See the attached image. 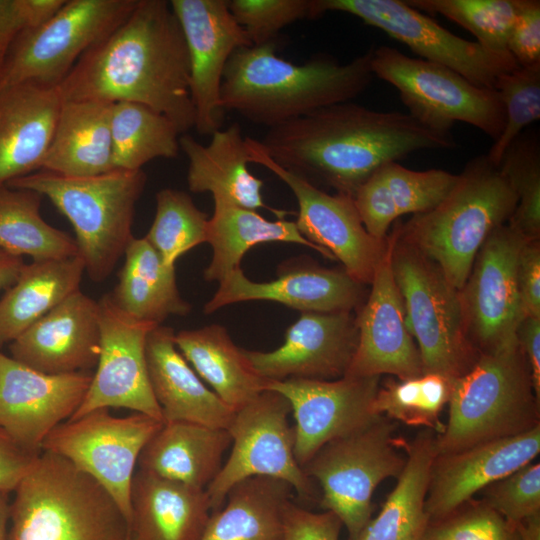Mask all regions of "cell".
Masks as SVG:
<instances>
[{
    "label": "cell",
    "mask_w": 540,
    "mask_h": 540,
    "mask_svg": "<svg viewBox=\"0 0 540 540\" xmlns=\"http://www.w3.org/2000/svg\"><path fill=\"white\" fill-rule=\"evenodd\" d=\"M262 151L312 185L353 197L378 168L422 150L453 149L451 134L409 113L376 111L352 101L333 104L268 128Z\"/></svg>",
    "instance_id": "obj_1"
},
{
    "label": "cell",
    "mask_w": 540,
    "mask_h": 540,
    "mask_svg": "<svg viewBox=\"0 0 540 540\" xmlns=\"http://www.w3.org/2000/svg\"><path fill=\"white\" fill-rule=\"evenodd\" d=\"M63 101L134 102L194 127L188 51L165 0H139L130 15L88 49L58 85Z\"/></svg>",
    "instance_id": "obj_2"
},
{
    "label": "cell",
    "mask_w": 540,
    "mask_h": 540,
    "mask_svg": "<svg viewBox=\"0 0 540 540\" xmlns=\"http://www.w3.org/2000/svg\"><path fill=\"white\" fill-rule=\"evenodd\" d=\"M371 57L372 48L345 64L317 56L297 65L276 55L275 41L241 47L225 67L221 104L271 128L358 97L374 77Z\"/></svg>",
    "instance_id": "obj_3"
},
{
    "label": "cell",
    "mask_w": 540,
    "mask_h": 540,
    "mask_svg": "<svg viewBox=\"0 0 540 540\" xmlns=\"http://www.w3.org/2000/svg\"><path fill=\"white\" fill-rule=\"evenodd\" d=\"M518 198L486 154L472 158L449 194L431 210L414 215L395 232L434 262L460 291L490 233L512 216Z\"/></svg>",
    "instance_id": "obj_4"
},
{
    "label": "cell",
    "mask_w": 540,
    "mask_h": 540,
    "mask_svg": "<svg viewBox=\"0 0 540 540\" xmlns=\"http://www.w3.org/2000/svg\"><path fill=\"white\" fill-rule=\"evenodd\" d=\"M7 540H127L111 495L60 455L42 451L15 490Z\"/></svg>",
    "instance_id": "obj_5"
},
{
    "label": "cell",
    "mask_w": 540,
    "mask_h": 540,
    "mask_svg": "<svg viewBox=\"0 0 540 540\" xmlns=\"http://www.w3.org/2000/svg\"><path fill=\"white\" fill-rule=\"evenodd\" d=\"M146 182L142 169L113 170L89 177L38 170L6 186L47 197L72 224L85 272L91 280L102 282L134 238L135 207Z\"/></svg>",
    "instance_id": "obj_6"
},
{
    "label": "cell",
    "mask_w": 540,
    "mask_h": 540,
    "mask_svg": "<svg viewBox=\"0 0 540 540\" xmlns=\"http://www.w3.org/2000/svg\"><path fill=\"white\" fill-rule=\"evenodd\" d=\"M449 420L436 439L437 455L518 435L539 425V401L520 348L483 353L452 380Z\"/></svg>",
    "instance_id": "obj_7"
},
{
    "label": "cell",
    "mask_w": 540,
    "mask_h": 540,
    "mask_svg": "<svg viewBox=\"0 0 540 540\" xmlns=\"http://www.w3.org/2000/svg\"><path fill=\"white\" fill-rule=\"evenodd\" d=\"M391 268L401 294L406 326L416 338L423 374L455 379L476 360L467 339L460 292L439 267L393 234Z\"/></svg>",
    "instance_id": "obj_8"
},
{
    "label": "cell",
    "mask_w": 540,
    "mask_h": 540,
    "mask_svg": "<svg viewBox=\"0 0 540 540\" xmlns=\"http://www.w3.org/2000/svg\"><path fill=\"white\" fill-rule=\"evenodd\" d=\"M371 70L393 85L408 113L431 130L450 134L455 122H464L493 142L503 130L505 113L498 92L476 86L452 69L382 45L372 48Z\"/></svg>",
    "instance_id": "obj_9"
},
{
    "label": "cell",
    "mask_w": 540,
    "mask_h": 540,
    "mask_svg": "<svg viewBox=\"0 0 540 540\" xmlns=\"http://www.w3.org/2000/svg\"><path fill=\"white\" fill-rule=\"evenodd\" d=\"M394 425L380 415L368 426L325 444L302 467L322 487L320 507L333 512L357 540L371 519L378 484L398 477L405 461L393 438Z\"/></svg>",
    "instance_id": "obj_10"
},
{
    "label": "cell",
    "mask_w": 540,
    "mask_h": 540,
    "mask_svg": "<svg viewBox=\"0 0 540 540\" xmlns=\"http://www.w3.org/2000/svg\"><path fill=\"white\" fill-rule=\"evenodd\" d=\"M139 0H65L46 21L22 32L0 73V91L34 82L58 86L80 57L114 31Z\"/></svg>",
    "instance_id": "obj_11"
},
{
    "label": "cell",
    "mask_w": 540,
    "mask_h": 540,
    "mask_svg": "<svg viewBox=\"0 0 540 540\" xmlns=\"http://www.w3.org/2000/svg\"><path fill=\"white\" fill-rule=\"evenodd\" d=\"M292 411L286 397L264 390L236 411L227 429L233 443L227 461L207 486L211 512L220 509L233 485L252 476H267L288 482L304 500H315L316 491L294 456Z\"/></svg>",
    "instance_id": "obj_12"
},
{
    "label": "cell",
    "mask_w": 540,
    "mask_h": 540,
    "mask_svg": "<svg viewBox=\"0 0 540 540\" xmlns=\"http://www.w3.org/2000/svg\"><path fill=\"white\" fill-rule=\"evenodd\" d=\"M162 424L142 413L117 417L109 409H97L59 424L43 441L42 451L62 456L97 481L129 524L135 465Z\"/></svg>",
    "instance_id": "obj_13"
},
{
    "label": "cell",
    "mask_w": 540,
    "mask_h": 540,
    "mask_svg": "<svg viewBox=\"0 0 540 540\" xmlns=\"http://www.w3.org/2000/svg\"><path fill=\"white\" fill-rule=\"evenodd\" d=\"M323 14H351L405 44L421 59L445 66L476 86L494 89L498 78L518 67L509 52L463 39L404 0H319Z\"/></svg>",
    "instance_id": "obj_14"
},
{
    "label": "cell",
    "mask_w": 540,
    "mask_h": 540,
    "mask_svg": "<svg viewBox=\"0 0 540 540\" xmlns=\"http://www.w3.org/2000/svg\"><path fill=\"white\" fill-rule=\"evenodd\" d=\"M245 141L249 162L275 174L296 197L299 210L295 223L300 233L339 260L351 278L371 284L387 251L388 239H376L367 232L353 197L325 192L276 164L256 139L246 137Z\"/></svg>",
    "instance_id": "obj_15"
},
{
    "label": "cell",
    "mask_w": 540,
    "mask_h": 540,
    "mask_svg": "<svg viewBox=\"0 0 540 540\" xmlns=\"http://www.w3.org/2000/svg\"><path fill=\"white\" fill-rule=\"evenodd\" d=\"M100 310V353L84 399L69 420L97 409L124 408L163 422L150 385L146 339L154 323L121 311L110 294L103 295Z\"/></svg>",
    "instance_id": "obj_16"
},
{
    "label": "cell",
    "mask_w": 540,
    "mask_h": 540,
    "mask_svg": "<svg viewBox=\"0 0 540 540\" xmlns=\"http://www.w3.org/2000/svg\"><path fill=\"white\" fill-rule=\"evenodd\" d=\"M526 240L509 224L494 229L477 253L469 277L459 291L467 329L485 349L484 353L519 345L517 330L524 315L516 269Z\"/></svg>",
    "instance_id": "obj_17"
},
{
    "label": "cell",
    "mask_w": 540,
    "mask_h": 540,
    "mask_svg": "<svg viewBox=\"0 0 540 540\" xmlns=\"http://www.w3.org/2000/svg\"><path fill=\"white\" fill-rule=\"evenodd\" d=\"M379 376L336 380L285 379L266 381L289 401L295 418L294 456L302 468L325 444L371 424Z\"/></svg>",
    "instance_id": "obj_18"
},
{
    "label": "cell",
    "mask_w": 540,
    "mask_h": 540,
    "mask_svg": "<svg viewBox=\"0 0 540 540\" xmlns=\"http://www.w3.org/2000/svg\"><path fill=\"white\" fill-rule=\"evenodd\" d=\"M170 6L185 39L190 69L194 127L201 135L221 129L225 110L221 83L235 50L252 46L226 0H171Z\"/></svg>",
    "instance_id": "obj_19"
},
{
    "label": "cell",
    "mask_w": 540,
    "mask_h": 540,
    "mask_svg": "<svg viewBox=\"0 0 540 540\" xmlns=\"http://www.w3.org/2000/svg\"><path fill=\"white\" fill-rule=\"evenodd\" d=\"M92 372L51 375L31 369L0 351V429L34 454L82 403Z\"/></svg>",
    "instance_id": "obj_20"
},
{
    "label": "cell",
    "mask_w": 540,
    "mask_h": 540,
    "mask_svg": "<svg viewBox=\"0 0 540 540\" xmlns=\"http://www.w3.org/2000/svg\"><path fill=\"white\" fill-rule=\"evenodd\" d=\"M358 344L352 312H302L286 331L284 343L270 352L242 349L266 381L336 380L345 376Z\"/></svg>",
    "instance_id": "obj_21"
},
{
    "label": "cell",
    "mask_w": 540,
    "mask_h": 540,
    "mask_svg": "<svg viewBox=\"0 0 540 540\" xmlns=\"http://www.w3.org/2000/svg\"><path fill=\"white\" fill-rule=\"evenodd\" d=\"M393 237L375 273L365 305L356 317L358 344L345 376L391 374L400 380L423 375L418 348L405 321V308L393 277Z\"/></svg>",
    "instance_id": "obj_22"
},
{
    "label": "cell",
    "mask_w": 540,
    "mask_h": 540,
    "mask_svg": "<svg viewBox=\"0 0 540 540\" xmlns=\"http://www.w3.org/2000/svg\"><path fill=\"white\" fill-rule=\"evenodd\" d=\"M100 338L99 303L79 289L13 340L10 356L45 374L91 372Z\"/></svg>",
    "instance_id": "obj_23"
},
{
    "label": "cell",
    "mask_w": 540,
    "mask_h": 540,
    "mask_svg": "<svg viewBox=\"0 0 540 540\" xmlns=\"http://www.w3.org/2000/svg\"><path fill=\"white\" fill-rule=\"evenodd\" d=\"M539 452L540 424L518 435L437 455L425 500L429 522L452 515L477 491L532 462Z\"/></svg>",
    "instance_id": "obj_24"
},
{
    "label": "cell",
    "mask_w": 540,
    "mask_h": 540,
    "mask_svg": "<svg viewBox=\"0 0 540 540\" xmlns=\"http://www.w3.org/2000/svg\"><path fill=\"white\" fill-rule=\"evenodd\" d=\"M361 283L345 270H330L312 265L285 268L270 282H253L240 267L219 282L204 312L213 313L233 303L266 300L282 303L302 312H352L362 298Z\"/></svg>",
    "instance_id": "obj_25"
},
{
    "label": "cell",
    "mask_w": 540,
    "mask_h": 540,
    "mask_svg": "<svg viewBox=\"0 0 540 540\" xmlns=\"http://www.w3.org/2000/svg\"><path fill=\"white\" fill-rule=\"evenodd\" d=\"M62 102L58 86L24 82L0 91V189L41 169Z\"/></svg>",
    "instance_id": "obj_26"
},
{
    "label": "cell",
    "mask_w": 540,
    "mask_h": 540,
    "mask_svg": "<svg viewBox=\"0 0 540 540\" xmlns=\"http://www.w3.org/2000/svg\"><path fill=\"white\" fill-rule=\"evenodd\" d=\"M150 385L163 422L186 421L228 429L235 411L201 381L175 344L171 327L157 325L146 339Z\"/></svg>",
    "instance_id": "obj_27"
},
{
    "label": "cell",
    "mask_w": 540,
    "mask_h": 540,
    "mask_svg": "<svg viewBox=\"0 0 540 540\" xmlns=\"http://www.w3.org/2000/svg\"><path fill=\"white\" fill-rule=\"evenodd\" d=\"M128 540H200L210 516L205 489L138 469L130 488Z\"/></svg>",
    "instance_id": "obj_28"
},
{
    "label": "cell",
    "mask_w": 540,
    "mask_h": 540,
    "mask_svg": "<svg viewBox=\"0 0 540 540\" xmlns=\"http://www.w3.org/2000/svg\"><path fill=\"white\" fill-rule=\"evenodd\" d=\"M457 178L458 174L442 169L416 171L389 162L358 187L353 200L367 232L383 240L398 217L424 213L437 206Z\"/></svg>",
    "instance_id": "obj_29"
},
{
    "label": "cell",
    "mask_w": 540,
    "mask_h": 540,
    "mask_svg": "<svg viewBox=\"0 0 540 540\" xmlns=\"http://www.w3.org/2000/svg\"><path fill=\"white\" fill-rule=\"evenodd\" d=\"M211 136L208 145L187 133L179 137L180 150L188 159L190 191L210 192L213 198L247 209H271L263 201V181L248 168V149L239 124L233 123Z\"/></svg>",
    "instance_id": "obj_30"
},
{
    "label": "cell",
    "mask_w": 540,
    "mask_h": 540,
    "mask_svg": "<svg viewBox=\"0 0 540 540\" xmlns=\"http://www.w3.org/2000/svg\"><path fill=\"white\" fill-rule=\"evenodd\" d=\"M232 443L227 429L186 421L163 422L142 449L139 469L206 489L222 467Z\"/></svg>",
    "instance_id": "obj_31"
},
{
    "label": "cell",
    "mask_w": 540,
    "mask_h": 540,
    "mask_svg": "<svg viewBox=\"0 0 540 540\" xmlns=\"http://www.w3.org/2000/svg\"><path fill=\"white\" fill-rule=\"evenodd\" d=\"M111 102L63 101L40 170L89 177L115 170L111 139Z\"/></svg>",
    "instance_id": "obj_32"
},
{
    "label": "cell",
    "mask_w": 540,
    "mask_h": 540,
    "mask_svg": "<svg viewBox=\"0 0 540 540\" xmlns=\"http://www.w3.org/2000/svg\"><path fill=\"white\" fill-rule=\"evenodd\" d=\"M293 487L274 477L252 476L233 485L212 511L200 540H283L284 514Z\"/></svg>",
    "instance_id": "obj_33"
},
{
    "label": "cell",
    "mask_w": 540,
    "mask_h": 540,
    "mask_svg": "<svg viewBox=\"0 0 540 540\" xmlns=\"http://www.w3.org/2000/svg\"><path fill=\"white\" fill-rule=\"evenodd\" d=\"M124 257L118 283L109 293L121 311L156 325L171 315L186 316L191 311L179 293L175 266L166 264L145 237H134Z\"/></svg>",
    "instance_id": "obj_34"
},
{
    "label": "cell",
    "mask_w": 540,
    "mask_h": 540,
    "mask_svg": "<svg viewBox=\"0 0 540 540\" xmlns=\"http://www.w3.org/2000/svg\"><path fill=\"white\" fill-rule=\"evenodd\" d=\"M175 344L197 374L235 412L265 390L266 380L253 369L223 326L179 331Z\"/></svg>",
    "instance_id": "obj_35"
},
{
    "label": "cell",
    "mask_w": 540,
    "mask_h": 540,
    "mask_svg": "<svg viewBox=\"0 0 540 540\" xmlns=\"http://www.w3.org/2000/svg\"><path fill=\"white\" fill-rule=\"evenodd\" d=\"M84 272L79 255L25 264L0 299V348L79 290Z\"/></svg>",
    "instance_id": "obj_36"
},
{
    "label": "cell",
    "mask_w": 540,
    "mask_h": 540,
    "mask_svg": "<svg viewBox=\"0 0 540 540\" xmlns=\"http://www.w3.org/2000/svg\"><path fill=\"white\" fill-rule=\"evenodd\" d=\"M213 200V215L207 224L206 242L213 250L212 259L204 271L207 281L223 280L240 267L242 257L250 248L264 242L296 243L334 259L329 252L308 241L298 230L295 221L283 218L270 221L255 210L218 198Z\"/></svg>",
    "instance_id": "obj_37"
},
{
    "label": "cell",
    "mask_w": 540,
    "mask_h": 540,
    "mask_svg": "<svg viewBox=\"0 0 540 540\" xmlns=\"http://www.w3.org/2000/svg\"><path fill=\"white\" fill-rule=\"evenodd\" d=\"M435 439L420 434L406 447L408 457L396 487L357 540H422L429 525L425 500L437 456Z\"/></svg>",
    "instance_id": "obj_38"
},
{
    "label": "cell",
    "mask_w": 540,
    "mask_h": 540,
    "mask_svg": "<svg viewBox=\"0 0 540 540\" xmlns=\"http://www.w3.org/2000/svg\"><path fill=\"white\" fill-rule=\"evenodd\" d=\"M42 196L32 190L0 189V249L32 261L79 255L75 238L48 224L41 216Z\"/></svg>",
    "instance_id": "obj_39"
},
{
    "label": "cell",
    "mask_w": 540,
    "mask_h": 540,
    "mask_svg": "<svg viewBox=\"0 0 540 540\" xmlns=\"http://www.w3.org/2000/svg\"><path fill=\"white\" fill-rule=\"evenodd\" d=\"M111 139L115 170H141L156 158H175L179 131L161 113L134 102H115L111 111Z\"/></svg>",
    "instance_id": "obj_40"
},
{
    "label": "cell",
    "mask_w": 540,
    "mask_h": 540,
    "mask_svg": "<svg viewBox=\"0 0 540 540\" xmlns=\"http://www.w3.org/2000/svg\"><path fill=\"white\" fill-rule=\"evenodd\" d=\"M452 380L439 374L392 381L379 388L373 402L376 415L398 420L409 426H423L439 434L445 430L440 420L443 407L449 402Z\"/></svg>",
    "instance_id": "obj_41"
},
{
    "label": "cell",
    "mask_w": 540,
    "mask_h": 540,
    "mask_svg": "<svg viewBox=\"0 0 540 540\" xmlns=\"http://www.w3.org/2000/svg\"><path fill=\"white\" fill-rule=\"evenodd\" d=\"M208 220L187 193L165 188L156 194L155 217L145 238L166 264L175 266L180 256L206 242Z\"/></svg>",
    "instance_id": "obj_42"
},
{
    "label": "cell",
    "mask_w": 540,
    "mask_h": 540,
    "mask_svg": "<svg viewBox=\"0 0 540 540\" xmlns=\"http://www.w3.org/2000/svg\"><path fill=\"white\" fill-rule=\"evenodd\" d=\"M412 8L440 14L462 26L483 47L508 52L509 36L521 0H404Z\"/></svg>",
    "instance_id": "obj_43"
},
{
    "label": "cell",
    "mask_w": 540,
    "mask_h": 540,
    "mask_svg": "<svg viewBox=\"0 0 540 540\" xmlns=\"http://www.w3.org/2000/svg\"><path fill=\"white\" fill-rule=\"evenodd\" d=\"M513 187L517 206L509 225L529 240L540 233V138L536 131L522 132L505 150L498 166Z\"/></svg>",
    "instance_id": "obj_44"
},
{
    "label": "cell",
    "mask_w": 540,
    "mask_h": 540,
    "mask_svg": "<svg viewBox=\"0 0 540 540\" xmlns=\"http://www.w3.org/2000/svg\"><path fill=\"white\" fill-rule=\"evenodd\" d=\"M495 90L504 107L505 123L486 155L499 166L508 146L528 125L540 118V63L518 66L501 75Z\"/></svg>",
    "instance_id": "obj_45"
},
{
    "label": "cell",
    "mask_w": 540,
    "mask_h": 540,
    "mask_svg": "<svg viewBox=\"0 0 540 540\" xmlns=\"http://www.w3.org/2000/svg\"><path fill=\"white\" fill-rule=\"evenodd\" d=\"M228 7L252 46L275 41L284 27L323 15L319 0H231Z\"/></svg>",
    "instance_id": "obj_46"
},
{
    "label": "cell",
    "mask_w": 540,
    "mask_h": 540,
    "mask_svg": "<svg viewBox=\"0 0 540 540\" xmlns=\"http://www.w3.org/2000/svg\"><path fill=\"white\" fill-rule=\"evenodd\" d=\"M484 504L513 527L540 513V464L530 462L489 485Z\"/></svg>",
    "instance_id": "obj_47"
},
{
    "label": "cell",
    "mask_w": 540,
    "mask_h": 540,
    "mask_svg": "<svg viewBox=\"0 0 540 540\" xmlns=\"http://www.w3.org/2000/svg\"><path fill=\"white\" fill-rule=\"evenodd\" d=\"M422 540H519L515 527L481 503L428 525Z\"/></svg>",
    "instance_id": "obj_48"
},
{
    "label": "cell",
    "mask_w": 540,
    "mask_h": 540,
    "mask_svg": "<svg viewBox=\"0 0 540 540\" xmlns=\"http://www.w3.org/2000/svg\"><path fill=\"white\" fill-rule=\"evenodd\" d=\"M65 0H0V73L19 35L49 19Z\"/></svg>",
    "instance_id": "obj_49"
},
{
    "label": "cell",
    "mask_w": 540,
    "mask_h": 540,
    "mask_svg": "<svg viewBox=\"0 0 540 540\" xmlns=\"http://www.w3.org/2000/svg\"><path fill=\"white\" fill-rule=\"evenodd\" d=\"M507 51L518 66L540 63V1L521 0Z\"/></svg>",
    "instance_id": "obj_50"
},
{
    "label": "cell",
    "mask_w": 540,
    "mask_h": 540,
    "mask_svg": "<svg viewBox=\"0 0 540 540\" xmlns=\"http://www.w3.org/2000/svg\"><path fill=\"white\" fill-rule=\"evenodd\" d=\"M341 526L333 512H311L291 501L284 514L283 540H338Z\"/></svg>",
    "instance_id": "obj_51"
},
{
    "label": "cell",
    "mask_w": 540,
    "mask_h": 540,
    "mask_svg": "<svg viewBox=\"0 0 540 540\" xmlns=\"http://www.w3.org/2000/svg\"><path fill=\"white\" fill-rule=\"evenodd\" d=\"M517 287L524 317L540 318V246L538 240H526L519 252Z\"/></svg>",
    "instance_id": "obj_52"
},
{
    "label": "cell",
    "mask_w": 540,
    "mask_h": 540,
    "mask_svg": "<svg viewBox=\"0 0 540 540\" xmlns=\"http://www.w3.org/2000/svg\"><path fill=\"white\" fill-rule=\"evenodd\" d=\"M40 454L21 448L0 429V493L15 491Z\"/></svg>",
    "instance_id": "obj_53"
},
{
    "label": "cell",
    "mask_w": 540,
    "mask_h": 540,
    "mask_svg": "<svg viewBox=\"0 0 540 540\" xmlns=\"http://www.w3.org/2000/svg\"><path fill=\"white\" fill-rule=\"evenodd\" d=\"M517 341L529 365L534 394L540 399V318L524 317L517 330Z\"/></svg>",
    "instance_id": "obj_54"
},
{
    "label": "cell",
    "mask_w": 540,
    "mask_h": 540,
    "mask_svg": "<svg viewBox=\"0 0 540 540\" xmlns=\"http://www.w3.org/2000/svg\"><path fill=\"white\" fill-rule=\"evenodd\" d=\"M25 263L22 257L0 249V291L7 290L18 279Z\"/></svg>",
    "instance_id": "obj_55"
},
{
    "label": "cell",
    "mask_w": 540,
    "mask_h": 540,
    "mask_svg": "<svg viewBox=\"0 0 540 540\" xmlns=\"http://www.w3.org/2000/svg\"><path fill=\"white\" fill-rule=\"evenodd\" d=\"M515 529L519 540H540V513L525 518Z\"/></svg>",
    "instance_id": "obj_56"
},
{
    "label": "cell",
    "mask_w": 540,
    "mask_h": 540,
    "mask_svg": "<svg viewBox=\"0 0 540 540\" xmlns=\"http://www.w3.org/2000/svg\"><path fill=\"white\" fill-rule=\"evenodd\" d=\"M9 494L0 493V540H7V523L10 520Z\"/></svg>",
    "instance_id": "obj_57"
},
{
    "label": "cell",
    "mask_w": 540,
    "mask_h": 540,
    "mask_svg": "<svg viewBox=\"0 0 540 540\" xmlns=\"http://www.w3.org/2000/svg\"><path fill=\"white\" fill-rule=\"evenodd\" d=\"M128 540V539H127Z\"/></svg>",
    "instance_id": "obj_58"
}]
</instances>
